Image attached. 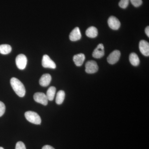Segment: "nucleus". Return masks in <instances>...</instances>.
<instances>
[{
	"mask_svg": "<svg viewBox=\"0 0 149 149\" xmlns=\"http://www.w3.org/2000/svg\"><path fill=\"white\" fill-rule=\"evenodd\" d=\"M10 84L17 95L19 97H24L26 93L25 88L22 83L15 77H12L10 79Z\"/></svg>",
	"mask_w": 149,
	"mask_h": 149,
	"instance_id": "1",
	"label": "nucleus"
},
{
	"mask_svg": "<svg viewBox=\"0 0 149 149\" xmlns=\"http://www.w3.org/2000/svg\"><path fill=\"white\" fill-rule=\"evenodd\" d=\"M26 119L29 122L36 125L41 124V118L37 113L32 111L26 112L24 114Z\"/></svg>",
	"mask_w": 149,
	"mask_h": 149,
	"instance_id": "2",
	"label": "nucleus"
},
{
	"mask_svg": "<svg viewBox=\"0 0 149 149\" xmlns=\"http://www.w3.org/2000/svg\"><path fill=\"white\" fill-rule=\"evenodd\" d=\"M15 62H16L17 66L19 69H24L27 65V57L24 55L20 54L17 56Z\"/></svg>",
	"mask_w": 149,
	"mask_h": 149,
	"instance_id": "3",
	"label": "nucleus"
},
{
	"mask_svg": "<svg viewBox=\"0 0 149 149\" xmlns=\"http://www.w3.org/2000/svg\"><path fill=\"white\" fill-rule=\"evenodd\" d=\"M98 68L97 63L94 61L87 62L85 64V71L89 74L95 73L98 70Z\"/></svg>",
	"mask_w": 149,
	"mask_h": 149,
	"instance_id": "4",
	"label": "nucleus"
},
{
	"mask_svg": "<svg viewBox=\"0 0 149 149\" xmlns=\"http://www.w3.org/2000/svg\"><path fill=\"white\" fill-rule=\"evenodd\" d=\"M42 65L45 68L55 69L56 65L54 62L47 55L43 56L42 60Z\"/></svg>",
	"mask_w": 149,
	"mask_h": 149,
	"instance_id": "5",
	"label": "nucleus"
},
{
	"mask_svg": "<svg viewBox=\"0 0 149 149\" xmlns=\"http://www.w3.org/2000/svg\"><path fill=\"white\" fill-rule=\"evenodd\" d=\"M34 99L35 101L43 105H47L48 100L47 96L45 93H35L34 95Z\"/></svg>",
	"mask_w": 149,
	"mask_h": 149,
	"instance_id": "6",
	"label": "nucleus"
},
{
	"mask_svg": "<svg viewBox=\"0 0 149 149\" xmlns=\"http://www.w3.org/2000/svg\"><path fill=\"white\" fill-rule=\"evenodd\" d=\"M120 53L119 51L115 50L110 54L107 60L110 64H114L117 62L120 59Z\"/></svg>",
	"mask_w": 149,
	"mask_h": 149,
	"instance_id": "7",
	"label": "nucleus"
},
{
	"mask_svg": "<svg viewBox=\"0 0 149 149\" xmlns=\"http://www.w3.org/2000/svg\"><path fill=\"white\" fill-rule=\"evenodd\" d=\"M108 24L109 27L113 30H117L120 26V22L118 19L113 16L110 17L108 20Z\"/></svg>",
	"mask_w": 149,
	"mask_h": 149,
	"instance_id": "8",
	"label": "nucleus"
},
{
	"mask_svg": "<svg viewBox=\"0 0 149 149\" xmlns=\"http://www.w3.org/2000/svg\"><path fill=\"white\" fill-rule=\"evenodd\" d=\"M139 49L141 53L144 56H149V44L147 41L141 40L139 43Z\"/></svg>",
	"mask_w": 149,
	"mask_h": 149,
	"instance_id": "9",
	"label": "nucleus"
},
{
	"mask_svg": "<svg viewBox=\"0 0 149 149\" xmlns=\"http://www.w3.org/2000/svg\"><path fill=\"white\" fill-rule=\"evenodd\" d=\"M104 55V50L103 45L100 44L94 50L93 53V57L96 58H100Z\"/></svg>",
	"mask_w": 149,
	"mask_h": 149,
	"instance_id": "10",
	"label": "nucleus"
},
{
	"mask_svg": "<svg viewBox=\"0 0 149 149\" xmlns=\"http://www.w3.org/2000/svg\"><path fill=\"white\" fill-rule=\"evenodd\" d=\"M81 38V32L80 29L78 27H75L70 34V40L72 42L78 41L80 40Z\"/></svg>",
	"mask_w": 149,
	"mask_h": 149,
	"instance_id": "11",
	"label": "nucleus"
},
{
	"mask_svg": "<svg viewBox=\"0 0 149 149\" xmlns=\"http://www.w3.org/2000/svg\"><path fill=\"white\" fill-rule=\"evenodd\" d=\"M52 80V77L50 74H45L40 78V84L43 87H47L49 85Z\"/></svg>",
	"mask_w": 149,
	"mask_h": 149,
	"instance_id": "12",
	"label": "nucleus"
},
{
	"mask_svg": "<svg viewBox=\"0 0 149 149\" xmlns=\"http://www.w3.org/2000/svg\"><path fill=\"white\" fill-rule=\"evenodd\" d=\"M85 57L83 54H79L75 55L73 56V61L76 66H80L83 64L85 61Z\"/></svg>",
	"mask_w": 149,
	"mask_h": 149,
	"instance_id": "13",
	"label": "nucleus"
},
{
	"mask_svg": "<svg viewBox=\"0 0 149 149\" xmlns=\"http://www.w3.org/2000/svg\"><path fill=\"white\" fill-rule=\"evenodd\" d=\"M86 35L87 37L94 38L97 37L98 35V30L95 27L91 26L88 28L86 31Z\"/></svg>",
	"mask_w": 149,
	"mask_h": 149,
	"instance_id": "14",
	"label": "nucleus"
},
{
	"mask_svg": "<svg viewBox=\"0 0 149 149\" xmlns=\"http://www.w3.org/2000/svg\"><path fill=\"white\" fill-rule=\"evenodd\" d=\"M129 60L130 63L133 66H137L140 64V59L137 54L132 53L129 56Z\"/></svg>",
	"mask_w": 149,
	"mask_h": 149,
	"instance_id": "15",
	"label": "nucleus"
},
{
	"mask_svg": "<svg viewBox=\"0 0 149 149\" xmlns=\"http://www.w3.org/2000/svg\"><path fill=\"white\" fill-rule=\"evenodd\" d=\"M65 97V93L64 91H58L56 97V103L58 105L61 104L64 101Z\"/></svg>",
	"mask_w": 149,
	"mask_h": 149,
	"instance_id": "16",
	"label": "nucleus"
},
{
	"mask_svg": "<svg viewBox=\"0 0 149 149\" xmlns=\"http://www.w3.org/2000/svg\"><path fill=\"white\" fill-rule=\"evenodd\" d=\"M56 92V88L54 86H52L48 89L46 95L48 100L49 101L53 100Z\"/></svg>",
	"mask_w": 149,
	"mask_h": 149,
	"instance_id": "17",
	"label": "nucleus"
},
{
	"mask_svg": "<svg viewBox=\"0 0 149 149\" xmlns=\"http://www.w3.org/2000/svg\"><path fill=\"white\" fill-rule=\"evenodd\" d=\"M12 51L11 47L8 45H0V54L6 55L9 54Z\"/></svg>",
	"mask_w": 149,
	"mask_h": 149,
	"instance_id": "18",
	"label": "nucleus"
},
{
	"mask_svg": "<svg viewBox=\"0 0 149 149\" xmlns=\"http://www.w3.org/2000/svg\"><path fill=\"white\" fill-rule=\"evenodd\" d=\"M130 0H120L118 5L123 9H125L128 6Z\"/></svg>",
	"mask_w": 149,
	"mask_h": 149,
	"instance_id": "19",
	"label": "nucleus"
},
{
	"mask_svg": "<svg viewBox=\"0 0 149 149\" xmlns=\"http://www.w3.org/2000/svg\"><path fill=\"white\" fill-rule=\"evenodd\" d=\"M131 3L134 6L139 7L143 3L142 0H130Z\"/></svg>",
	"mask_w": 149,
	"mask_h": 149,
	"instance_id": "20",
	"label": "nucleus"
},
{
	"mask_svg": "<svg viewBox=\"0 0 149 149\" xmlns=\"http://www.w3.org/2000/svg\"><path fill=\"white\" fill-rule=\"evenodd\" d=\"M6 110V106L3 102L0 101V117L2 116L5 113Z\"/></svg>",
	"mask_w": 149,
	"mask_h": 149,
	"instance_id": "21",
	"label": "nucleus"
},
{
	"mask_svg": "<svg viewBox=\"0 0 149 149\" xmlns=\"http://www.w3.org/2000/svg\"><path fill=\"white\" fill-rule=\"evenodd\" d=\"M15 149H26V148L24 143L21 141H19L16 143Z\"/></svg>",
	"mask_w": 149,
	"mask_h": 149,
	"instance_id": "22",
	"label": "nucleus"
},
{
	"mask_svg": "<svg viewBox=\"0 0 149 149\" xmlns=\"http://www.w3.org/2000/svg\"><path fill=\"white\" fill-rule=\"evenodd\" d=\"M42 149H55L53 147L49 145H46L43 147Z\"/></svg>",
	"mask_w": 149,
	"mask_h": 149,
	"instance_id": "23",
	"label": "nucleus"
},
{
	"mask_svg": "<svg viewBox=\"0 0 149 149\" xmlns=\"http://www.w3.org/2000/svg\"><path fill=\"white\" fill-rule=\"evenodd\" d=\"M145 32L148 37H149V26L147 27L145 29Z\"/></svg>",
	"mask_w": 149,
	"mask_h": 149,
	"instance_id": "24",
	"label": "nucleus"
},
{
	"mask_svg": "<svg viewBox=\"0 0 149 149\" xmlns=\"http://www.w3.org/2000/svg\"><path fill=\"white\" fill-rule=\"evenodd\" d=\"M0 149H4V148L2 147H0Z\"/></svg>",
	"mask_w": 149,
	"mask_h": 149,
	"instance_id": "25",
	"label": "nucleus"
}]
</instances>
